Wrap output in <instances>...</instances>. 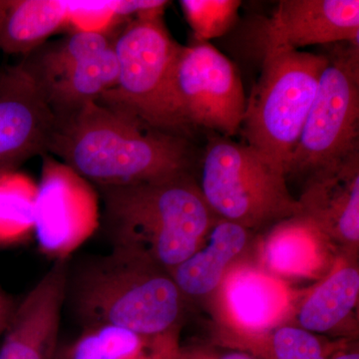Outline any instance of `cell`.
<instances>
[{"label": "cell", "mask_w": 359, "mask_h": 359, "mask_svg": "<svg viewBox=\"0 0 359 359\" xmlns=\"http://www.w3.org/2000/svg\"><path fill=\"white\" fill-rule=\"evenodd\" d=\"M48 154L57 156L94 186H124L193 173L195 149L97 102L56 121Z\"/></svg>", "instance_id": "cell-1"}, {"label": "cell", "mask_w": 359, "mask_h": 359, "mask_svg": "<svg viewBox=\"0 0 359 359\" xmlns=\"http://www.w3.org/2000/svg\"><path fill=\"white\" fill-rule=\"evenodd\" d=\"M96 189L103 205L100 226L113 252L168 273L200 247L219 219L193 173Z\"/></svg>", "instance_id": "cell-2"}, {"label": "cell", "mask_w": 359, "mask_h": 359, "mask_svg": "<svg viewBox=\"0 0 359 359\" xmlns=\"http://www.w3.org/2000/svg\"><path fill=\"white\" fill-rule=\"evenodd\" d=\"M82 327L181 334L190 306L168 271L111 250L69 268L67 297Z\"/></svg>", "instance_id": "cell-3"}, {"label": "cell", "mask_w": 359, "mask_h": 359, "mask_svg": "<svg viewBox=\"0 0 359 359\" xmlns=\"http://www.w3.org/2000/svg\"><path fill=\"white\" fill-rule=\"evenodd\" d=\"M327 63V54L289 48L264 50L261 76L247 98L240 129L244 143L287 178Z\"/></svg>", "instance_id": "cell-4"}, {"label": "cell", "mask_w": 359, "mask_h": 359, "mask_svg": "<svg viewBox=\"0 0 359 359\" xmlns=\"http://www.w3.org/2000/svg\"><path fill=\"white\" fill-rule=\"evenodd\" d=\"M287 176L254 148L228 137L210 136L199 184L203 197L219 219L259 233L301 216Z\"/></svg>", "instance_id": "cell-5"}, {"label": "cell", "mask_w": 359, "mask_h": 359, "mask_svg": "<svg viewBox=\"0 0 359 359\" xmlns=\"http://www.w3.org/2000/svg\"><path fill=\"white\" fill-rule=\"evenodd\" d=\"M112 44L119 67L117 83L96 102L153 128L188 138L190 129L180 115L172 87L181 45L170 35L163 18L127 21L113 36Z\"/></svg>", "instance_id": "cell-6"}, {"label": "cell", "mask_w": 359, "mask_h": 359, "mask_svg": "<svg viewBox=\"0 0 359 359\" xmlns=\"http://www.w3.org/2000/svg\"><path fill=\"white\" fill-rule=\"evenodd\" d=\"M327 56L287 178H306L359 151V44H334Z\"/></svg>", "instance_id": "cell-7"}, {"label": "cell", "mask_w": 359, "mask_h": 359, "mask_svg": "<svg viewBox=\"0 0 359 359\" xmlns=\"http://www.w3.org/2000/svg\"><path fill=\"white\" fill-rule=\"evenodd\" d=\"M175 102L189 129L235 136L244 119L247 97L237 67L209 42L180 47L172 75Z\"/></svg>", "instance_id": "cell-8"}, {"label": "cell", "mask_w": 359, "mask_h": 359, "mask_svg": "<svg viewBox=\"0 0 359 359\" xmlns=\"http://www.w3.org/2000/svg\"><path fill=\"white\" fill-rule=\"evenodd\" d=\"M41 158L33 237L45 257L68 261L100 226V197L93 184L65 163L50 154Z\"/></svg>", "instance_id": "cell-9"}, {"label": "cell", "mask_w": 359, "mask_h": 359, "mask_svg": "<svg viewBox=\"0 0 359 359\" xmlns=\"http://www.w3.org/2000/svg\"><path fill=\"white\" fill-rule=\"evenodd\" d=\"M304 295L290 283L269 273L254 259L233 264L205 306L212 330L257 334L292 323Z\"/></svg>", "instance_id": "cell-10"}, {"label": "cell", "mask_w": 359, "mask_h": 359, "mask_svg": "<svg viewBox=\"0 0 359 359\" xmlns=\"http://www.w3.org/2000/svg\"><path fill=\"white\" fill-rule=\"evenodd\" d=\"M56 117L25 66L0 68V174L48 154Z\"/></svg>", "instance_id": "cell-11"}, {"label": "cell", "mask_w": 359, "mask_h": 359, "mask_svg": "<svg viewBox=\"0 0 359 359\" xmlns=\"http://www.w3.org/2000/svg\"><path fill=\"white\" fill-rule=\"evenodd\" d=\"M302 217L339 256L358 259L359 151L304 178Z\"/></svg>", "instance_id": "cell-12"}, {"label": "cell", "mask_w": 359, "mask_h": 359, "mask_svg": "<svg viewBox=\"0 0 359 359\" xmlns=\"http://www.w3.org/2000/svg\"><path fill=\"white\" fill-rule=\"evenodd\" d=\"M68 276V261L54 262L39 283L16 304L2 334L0 359L57 358Z\"/></svg>", "instance_id": "cell-13"}, {"label": "cell", "mask_w": 359, "mask_h": 359, "mask_svg": "<svg viewBox=\"0 0 359 359\" xmlns=\"http://www.w3.org/2000/svg\"><path fill=\"white\" fill-rule=\"evenodd\" d=\"M264 50L358 43V0H282L264 26Z\"/></svg>", "instance_id": "cell-14"}, {"label": "cell", "mask_w": 359, "mask_h": 359, "mask_svg": "<svg viewBox=\"0 0 359 359\" xmlns=\"http://www.w3.org/2000/svg\"><path fill=\"white\" fill-rule=\"evenodd\" d=\"M257 235L240 224L218 219L200 247L170 271L191 309L209 302L233 264L254 259Z\"/></svg>", "instance_id": "cell-15"}, {"label": "cell", "mask_w": 359, "mask_h": 359, "mask_svg": "<svg viewBox=\"0 0 359 359\" xmlns=\"http://www.w3.org/2000/svg\"><path fill=\"white\" fill-rule=\"evenodd\" d=\"M257 235L254 261L283 280H321L339 255L311 222L285 219Z\"/></svg>", "instance_id": "cell-16"}, {"label": "cell", "mask_w": 359, "mask_h": 359, "mask_svg": "<svg viewBox=\"0 0 359 359\" xmlns=\"http://www.w3.org/2000/svg\"><path fill=\"white\" fill-rule=\"evenodd\" d=\"M358 259L339 256L327 276L306 292L292 323L332 339H358Z\"/></svg>", "instance_id": "cell-17"}, {"label": "cell", "mask_w": 359, "mask_h": 359, "mask_svg": "<svg viewBox=\"0 0 359 359\" xmlns=\"http://www.w3.org/2000/svg\"><path fill=\"white\" fill-rule=\"evenodd\" d=\"M70 1L0 0V49L26 56L69 23Z\"/></svg>", "instance_id": "cell-18"}, {"label": "cell", "mask_w": 359, "mask_h": 359, "mask_svg": "<svg viewBox=\"0 0 359 359\" xmlns=\"http://www.w3.org/2000/svg\"><path fill=\"white\" fill-rule=\"evenodd\" d=\"M181 334L145 335L125 328L82 330L72 344L62 346L65 359H175Z\"/></svg>", "instance_id": "cell-19"}, {"label": "cell", "mask_w": 359, "mask_h": 359, "mask_svg": "<svg viewBox=\"0 0 359 359\" xmlns=\"http://www.w3.org/2000/svg\"><path fill=\"white\" fill-rule=\"evenodd\" d=\"M118 73L112 44L84 59L41 91L59 121L74 114L87 103L96 102L117 83Z\"/></svg>", "instance_id": "cell-20"}, {"label": "cell", "mask_w": 359, "mask_h": 359, "mask_svg": "<svg viewBox=\"0 0 359 359\" xmlns=\"http://www.w3.org/2000/svg\"><path fill=\"white\" fill-rule=\"evenodd\" d=\"M209 339L247 351L259 359H327L337 340L314 334L292 323L257 334L211 330Z\"/></svg>", "instance_id": "cell-21"}, {"label": "cell", "mask_w": 359, "mask_h": 359, "mask_svg": "<svg viewBox=\"0 0 359 359\" xmlns=\"http://www.w3.org/2000/svg\"><path fill=\"white\" fill-rule=\"evenodd\" d=\"M112 42L108 32L75 30L56 41L45 42L25 56L21 65L43 90L84 59L105 50Z\"/></svg>", "instance_id": "cell-22"}, {"label": "cell", "mask_w": 359, "mask_h": 359, "mask_svg": "<svg viewBox=\"0 0 359 359\" xmlns=\"http://www.w3.org/2000/svg\"><path fill=\"white\" fill-rule=\"evenodd\" d=\"M37 183L20 171L0 174V245H20L33 237Z\"/></svg>", "instance_id": "cell-23"}, {"label": "cell", "mask_w": 359, "mask_h": 359, "mask_svg": "<svg viewBox=\"0 0 359 359\" xmlns=\"http://www.w3.org/2000/svg\"><path fill=\"white\" fill-rule=\"evenodd\" d=\"M195 42L223 36L238 20V0H182L180 2Z\"/></svg>", "instance_id": "cell-24"}, {"label": "cell", "mask_w": 359, "mask_h": 359, "mask_svg": "<svg viewBox=\"0 0 359 359\" xmlns=\"http://www.w3.org/2000/svg\"><path fill=\"white\" fill-rule=\"evenodd\" d=\"M120 20L112 11L111 2H70L69 23L76 30L107 32L114 20Z\"/></svg>", "instance_id": "cell-25"}, {"label": "cell", "mask_w": 359, "mask_h": 359, "mask_svg": "<svg viewBox=\"0 0 359 359\" xmlns=\"http://www.w3.org/2000/svg\"><path fill=\"white\" fill-rule=\"evenodd\" d=\"M175 359H259L247 351L207 340H191L180 344Z\"/></svg>", "instance_id": "cell-26"}, {"label": "cell", "mask_w": 359, "mask_h": 359, "mask_svg": "<svg viewBox=\"0 0 359 359\" xmlns=\"http://www.w3.org/2000/svg\"><path fill=\"white\" fill-rule=\"evenodd\" d=\"M327 359H359L358 339H337Z\"/></svg>", "instance_id": "cell-27"}, {"label": "cell", "mask_w": 359, "mask_h": 359, "mask_svg": "<svg viewBox=\"0 0 359 359\" xmlns=\"http://www.w3.org/2000/svg\"><path fill=\"white\" fill-rule=\"evenodd\" d=\"M16 302L13 297L0 290V335L4 334L8 321L15 309Z\"/></svg>", "instance_id": "cell-28"}, {"label": "cell", "mask_w": 359, "mask_h": 359, "mask_svg": "<svg viewBox=\"0 0 359 359\" xmlns=\"http://www.w3.org/2000/svg\"><path fill=\"white\" fill-rule=\"evenodd\" d=\"M56 359H65V356H63V353H62V347H61V346H60V349H59L58 355H57V358H56Z\"/></svg>", "instance_id": "cell-29"}]
</instances>
